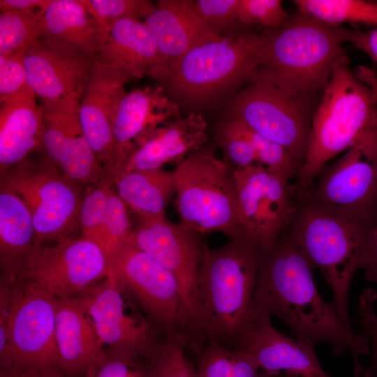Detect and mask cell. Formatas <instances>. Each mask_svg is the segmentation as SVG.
Instances as JSON below:
<instances>
[{"instance_id":"5b68a950","label":"cell","mask_w":377,"mask_h":377,"mask_svg":"<svg viewBox=\"0 0 377 377\" xmlns=\"http://www.w3.org/2000/svg\"><path fill=\"white\" fill-rule=\"evenodd\" d=\"M376 225L342 209L302 199L287 229L311 267L324 275L332 302L348 325L350 283L362 269L367 237Z\"/></svg>"},{"instance_id":"6da1fadb","label":"cell","mask_w":377,"mask_h":377,"mask_svg":"<svg viewBox=\"0 0 377 377\" xmlns=\"http://www.w3.org/2000/svg\"><path fill=\"white\" fill-rule=\"evenodd\" d=\"M313 269L286 230L260 253L254 313L279 318L304 343H327L338 355L351 352L357 373L362 367L359 356L371 354L369 339L343 322L333 302L323 300Z\"/></svg>"},{"instance_id":"d590c367","label":"cell","mask_w":377,"mask_h":377,"mask_svg":"<svg viewBox=\"0 0 377 377\" xmlns=\"http://www.w3.org/2000/svg\"><path fill=\"white\" fill-rule=\"evenodd\" d=\"M188 348L179 340L165 338L150 353L154 377H198L196 366L187 357Z\"/></svg>"},{"instance_id":"74e56055","label":"cell","mask_w":377,"mask_h":377,"mask_svg":"<svg viewBox=\"0 0 377 377\" xmlns=\"http://www.w3.org/2000/svg\"><path fill=\"white\" fill-rule=\"evenodd\" d=\"M128 209L124 201L112 191L108 203L102 247L107 260L108 270L113 256L127 241L133 230Z\"/></svg>"},{"instance_id":"c3c4849f","label":"cell","mask_w":377,"mask_h":377,"mask_svg":"<svg viewBox=\"0 0 377 377\" xmlns=\"http://www.w3.org/2000/svg\"><path fill=\"white\" fill-rule=\"evenodd\" d=\"M354 73L360 80L373 89L377 98V76L374 71L364 66H359Z\"/></svg>"},{"instance_id":"ee69618b","label":"cell","mask_w":377,"mask_h":377,"mask_svg":"<svg viewBox=\"0 0 377 377\" xmlns=\"http://www.w3.org/2000/svg\"><path fill=\"white\" fill-rule=\"evenodd\" d=\"M346 43L366 53L377 62V26L368 30H353L346 28Z\"/></svg>"},{"instance_id":"9c48e42d","label":"cell","mask_w":377,"mask_h":377,"mask_svg":"<svg viewBox=\"0 0 377 377\" xmlns=\"http://www.w3.org/2000/svg\"><path fill=\"white\" fill-rule=\"evenodd\" d=\"M318 102L290 94L257 73L226 103L224 118L282 146L303 165Z\"/></svg>"},{"instance_id":"4fadbf2b","label":"cell","mask_w":377,"mask_h":377,"mask_svg":"<svg viewBox=\"0 0 377 377\" xmlns=\"http://www.w3.org/2000/svg\"><path fill=\"white\" fill-rule=\"evenodd\" d=\"M319 174L302 199L342 209L377 224V118L340 159Z\"/></svg>"},{"instance_id":"f1b7e54d","label":"cell","mask_w":377,"mask_h":377,"mask_svg":"<svg viewBox=\"0 0 377 377\" xmlns=\"http://www.w3.org/2000/svg\"><path fill=\"white\" fill-rule=\"evenodd\" d=\"M36 242L31 214L22 198L1 186V283L13 282L19 266Z\"/></svg>"},{"instance_id":"484cf974","label":"cell","mask_w":377,"mask_h":377,"mask_svg":"<svg viewBox=\"0 0 377 377\" xmlns=\"http://www.w3.org/2000/svg\"><path fill=\"white\" fill-rule=\"evenodd\" d=\"M96 58L134 80L166 66L147 27L133 20H119L112 26Z\"/></svg>"},{"instance_id":"7bdbcfd3","label":"cell","mask_w":377,"mask_h":377,"mask_svg":"<svg viewBox=\"0 0 377 377\" xmlns=\"http://www.w3.org/2000/svg\"><path fill=\"white\" fill-rule=\"evenodd\" d=\"M27 87L23 52L0 56V103L15 96Z\"/></svg>"},{"instance_id":"2e32d148","label":"cell","mask_w":377,"mask_h":377,"mask_svg":"<svg viewBox=\"0 0 377 377\" xmlns=\"http://www.w3.org/2000/svg\"><path fill=\"white\" fill-rule=\"evenodd\" d=\"M83 89L40 105L45 156L66 177L77 184L98 185L108 174L85 138L79 117Z\"/></svg>"},{"instance_id":"ba28073f","label":"cell","mask_w":377,"mask_h":377,"mask_svg":"<svg viewBox=\"0 0 377 377\" xmlns=\"http://www.w3.org/2000/svg\"><path fill=\"white\" fill-rule=\"evenodd\" d=\"M57 300L12 283L0 291L1 369L55 368Z\"/></svg>"},{"instance_id":"7dc6e473","label":"cell","mask_w":377,"mask_h":377,"mask_svg":"<svg viewBox=\"0 0 377 377\" xmlns=\"http://www.w3.org/2000/svg\"><path fill=\"white\" fill-rule=\"evenodd\" d=\"M11 370L17 371L21 377H64L54 368H28Z\"/></svg>"},{"instance_id":"60d3db41","label":"cell","mask_w":377,"mask_h":377,"mask_svg":"<svg viewBox=\"0 0 377 377\" xmlns=\"http://www.w3.org/2000/svg\"><path fill=\"white\" fill-rule=\"evenodd\" d=\"M377 293L373 288H365L359 297L357 305L360 324L367 336L372 355L369 365L362 366L354 377H377V312L375 304Z\"/></svg>"},{"instance_id":"d6986e66","label":"cell","mask_w":377,"mask_h":377,"mask_svg":"<svg viewBox=\"0 0 377 377\" xmlns=\"http://www.w3.org/2000/svg\"><path fill=\"white\" fill-rule=\"evenodd\" d=\"M127 241L175 277L190 315L191 301L202 255V244L197 233L165 217L139 222Z\"/></svg>"},{"instance_id":"3957f363","label":"cell","mask_w":377,"mask_h":377,"mask_svg":"<svg viewBox=\"0 0 377 377\" xmlns=\"http://www.w3.org/2000/svg\"><path fill=\"white\" fill-rule=\"evenodd\" d=\"M346 30L297 11L263 33L258 75L290 94L319 101L334 67L349 62Z\"/></svg>"},{"instance_id":"4dcf8cb0","label":"cell","mask_w":377,"mask_h":377,"mask_svg":"<svg viewBox=\"0 0 377 377\" xmlns=\"http://www.w3.org/2000/svg\"><path fill=\"white\" fill-rule=\"evenodd\" d=\"M45 9L1 12L0 56L10 57L22 53L40 38Z\"/></svg>"},{"instance_id":"f546056e","label":"cell","mask_w":377,"mask_h":377,"mask_svg":"<svg viewBox=\"0 0 377 377\" xmlns=\"http://www.w3.org/2000/svg\"><path fill=\"white\" fill-rule=\"evenodd\" d=\"M297 11L325 24L344 23L377 26V3L362 0H295Z\"/></svg>"},{"instance_id":"cb8c5ba5","label":"cell","mask_w":377,"mask_h":377,"mask_svg":"<svg viewBox=\"0 0 377 377\" xmlns=\"http://www.w3.org/2000/svg\"><path fill=\"white\" fill-rule=\"evenodd\" d=\"M55 343V368L72 377L84 375L104 347L76 297L57 300Z\"/></svg>"},{"instance_id":"5bb4252c","label":"cell","mask_w":377,"mask_h":377,"mask_svg":"<svg viewBox=\"0 0 377 377\" xmlns=\"http://www.w3.org/2000/svg\"><path fill=\"white\" fill-rule=\"evenodd\" d=\"M243 237L260 252L272 248L297 213L294 186L260 163L234 170Z\"/></svg>"},{"instance_id":"e575fe53","label":"cell","mask_w":377,"mask_h":377,"mask_svg":"<svg viewBox=\"0 0 377 377\" xmlns=\"http://www.w3.org/2000/svg\"><path fill=\"white\" fill-rule=\"evenodd\" d=\"M89 13L108 32L112 26L122 20L140 21L156 8L148 0H82Z\"/></svg>"},{"instance_id":"f6af8a7d","label":"cell","mask_w":377,"mask_h":377,"mask_svg":"<svg viewBox=\"0 0 377 377\" xmlns=\"http://www.w3.org/2000/svg\"><path fill=\"white\" fill-rule=\"evenodd\" d=\"M361 269L367 281L377 284V224L367 237Z\"/></svg>"},{"instance_id":"bcb514c9","label":"cell","mask_w":377,"mask_h":377,"mask_svg":"<svg viewBox=\"0 0 377 377\" xmlns=\"http://www.w3.org/2000/svg\"><path fill=\"white\" fill-rule=\"evenodd\" d=\"M50 0H0L1 12L19 10L45 9Z\"/></svg>"},{"instance_id":"1f68e13d","label":"cell","mask_w":377,"mask_h":377,"mask_svg":"<svg viewBox=\"0 0 377 377\" xmlns=\"http://www.w3.org/2000/svg\"><path fill=\"white\" fill-rule=\"evenodd\" d=\"M149 355L104 346L84 377H154Z\"/></svg>"},{"instance_id":"ffe728a7","label":"cell","mask_w":377,"mask_h":377,"mask_svg":"<svg viewBox=\"0 0 377 377\" xmlns=\"http://www.w3.org/2000/svg\"><path fill=\"white\" fill-rule=\"evenodd\" d=\"M234 350L252 354L271 377H332L320 366L314 347L281 333L266 315L254 313Z\"/></svg>"},{"instance_id":"83f0119b","label":"cell","mask_w":377,"mask_h":377,"mask_svg":"<svg viewBox=\"0 0 377 377\" xmlns=\"http://www.w3.org/2000/svg\"><path fill=\"white\" fill-rule=\"evenodd\" d=\"M117 194L139 222L165 218V207L176 193L175 170H121L112 177Z\"/></svg>"},{"instance_id":"277c9868","label":"cell","mask_w":377,"mask_h":377,"mask_svg":"<svg viewBox=\"0 0 377 377\" xmlns=\"http://www.w3.org/2000/svg\"><path fill=\"white\" fill-rule=\"evenodd\" d=\"M263 34L236 33L201 45L149 75L193 111L226 103L258 73Z\"/></svg>"},{"instance_id":"7c38bea8","label":"cell","mask_w":377,"mask_h":377,"mask_svg":"<svg viewBox=\"0 0 377 377\" xmlns=\"http://www.w3.org/2000/svg\"><path fill=\"white\" fill-rule=\"evenodd\" d=\"M108 272L105 256L98 246L71 237L48 246L36 242L13 282L61 300L82 295L103 280Z\"/></svg>"},{"instance_id":"d4e9b609","label":"cell","mask_w":377,"mask_h":377,"mask_svg":"<svg viewBox=\"0 0 377 377\" xmlns=\"http://www.w3.org/2000/svg\"><path fill=\"white\" fill-rule=\"evenodd\" d=\"M43 110L29 87L1 103V174L43 150Z\"/></svg>"},{"instance_id":"4316f807","label":"cell","mask_w":377,"mask_h":377,"mask_svg":"<svg viewBox=\"0 0 377 377\" xmlns=\"http://www.w3.org/2000/svg\"><path fill=\"white\" fill-rule=\"evenodd\" d=\"M108 34L82 0H50L43 13L40 38L64 42L96 57Z\"/></svg>"},{"instance_id":"681fc988","label":"cell","mask_w":377,"mask_h":377,"mask_svg":"<svg viewBox=\"0 0 377 377\" xmlns=\"http://www.w3.org/2000/svg\"><path fill=\"white\" fill-rule=\"evenodd\" d=\"M0 377H21L15 370L1 369Z\"/></svg>"},{"instance_id":"30bf717a","label":"cell","mask_w":377,"mask_h":377,"mask_svg":"<svg viewBox=\"0 0 377 377\" xmlns=\"http://www.w3.org/2000/svg\"><path fill=\"white\" fill-rule=\"evenodd\" d=\"M109 274L127 290L165 338L179 340L195 350L190 315L179 283L169 271L126 241L113 256Z\"/></svg>"},{"instance_id":"f35d334b","label":"cell","mask_w":377,"mask_h":377,"mask_svg":"<svg viewBox=\"0 0 377 377\" xmlns=\"http://www.w3.org/2000/svg\"><path fill=\"white\" fill-rule=\"evenodd\" d=\"M289 17L280 0H239L237 19L239 24H259L267 29H274L283 24Z\"/></svg>"},{"instance_id":"7a4b0ae2","label":"cell","mask_w":377,"mask_h":377,"mask_svg":"<svg viewBox=\"0 0 377 377\" xmlns=\"http://www.w3.org/2000/svg\"><path fill=\"white\" fill-rule=\"evenodd\" d=\"M260 253L244 237L216 249L202 244L190 306L197 351L209 341L235 348L253 316Z\"/></svg>"},{"instance_id":"ac0fdd59","label":"cell","mask_w":377,"mask_h":377,"mask_svg":"<svg viewBox=\"0 0 377 377\" xmlns=\"http://www.w3.org/2000/svg\"><path fill=\"white\" fill-rule=\"evenodd\" d=\"M134 79L96 61L83 89L80 121L86 140L97 160L113 177L112 127L124 87Z\"/></svg>"},{"instance_id":"603a6c76","label":"cell","mask_w":377,"mask_h":377,"mask_svg":"<svg viewBox=\"0 0 377 377\" xmlns=\"http://www.w3.org/2000/svg\"><path fill=\"white\" fill-rule=\"evenodd\" d=\"M156 4L143 23L166 65L201 45L223 38L201 19L193 0H160Z\"/></svg>"},{"instance_id":"ab89813d","label":"cell","mask_w":377,"mask_h":377,"mask_svg":"<svg viewBox=\"0 0 377 377\" xmlns=\"http://www.w3.org/2000/svg\"><path fill=\"white\" fill-rule=\"evenodd\" d=\"M239 0H195L194 8L205 24L217 35L225 34L239 24L237 19Z\"/></svg>"},{"instance_id":"44dd1931","label":"cell","mask_w":377,"mask_h":377,"mask_svg":"<svg viewBox=\"0 0 377 377\" xmlns=\"http://www.w3.org/2000/svg\"><path fill=\"white\" fill-rule=\"evenodd\" d=\"M179 104L158 85L126 92L112 127L113 176L123 169L140 137L168 121L179 118Z\"/></svg>"},{"instance_id":"9a60e30c","label":"cell","mask_w":377,"mask_h":377,"mask_svg":"<svg viewBox=\"0 0 377 377\" xmlns=\"http://www.w3.org/2000/svg\"><path fill=\"white\" fill-rule=\"evenodd\" d=\"M76 298L91 318L104 346L149 353L165 338L110 274Z\"/></svg>"},{"instance_id":"7402d4cb","label":"cell","mask_w":377,"mask_h":377,"mask_svg":"<svg viewBox=\"0 0 377 377\" xmlns=\"http://www.w3.org/2000/svg\"><path fill=\"white\" fill-rule=\"evenodd\" d=\"M207 135V124L199 113L168 121L139 138L121 170H154L169 163L177 164L202 147Z\"/></svg>"},{"instance_id":"836d02e7","label":"cell","mask_w":377,"mask_h":377,"mask_svg":"<svg viewBox=\"0 0 377 377\" xmlns=\"http://www.w3.org/2000/svg\"><path fill=\"white\" fill-rule=\"evenodd\" d=\"M233 121L239 131L251 144L258 163L269 171L281 175L289 181L293 177L298 176L302 163L287 149L262 137L241 122L235 120Z\"/></svg>"},{"instance_id":"8d00e7d4","label":"cell","mask_w":377,"mask_h":377,"mask_svg":"<svg viewBox=\"0 0 377 377\" xmlns=\"http://www.w3.org/2000/svg\"><path fill=\"white\" fill-rule=\"evenodd\" d=\"M214 138L223 151L226 159L223 161L234 170L258 163L251 144L233 120L222 119L216 126Z\"/></svg>"},{"instance_id":"8992f818","label":"cell","mask_w":377,"mask_h":377,"mask_svg":"<svg viewBox=\"0 0 377 377\" xmlns=\"http://www.w3.org/2000/svg\"><path fill=\"white\" fill-rule=\"evenodd\" d=\"M376 118L373 89L349 62L337 64L313 114L306 156L293 185L299 198L306 197L326 163L348 149Z\"/></svg>"},{"instance_id":"e0dca14e","label":"cell","mask_w":377,"mask_h":377,"mask_svg":"<svg viewBox=\"0 0 377 377\" xmlns=\"http://www.w3.org/2000/svg\"><path fill=\"white\" fill-rule=\"evenodd\" d=\"M27 84L41 105L84 89L96 58L64 42L40 38L23 52Z\"/></svg>"},{"instance_id":"8fae6325","label":"cell","mask_w":377,"mask_h":377,"mask_svg":"<svg viewBox=\"0 0 377 377\" xmlns=\"http://www.w3.org/2000/svg\"><path fill=\"white\" fill-rule=\"evenodd\" d=\"M1 177V186L15 192L27 206L36 242L72 237L80 226L79 184L63 175L45 156L38 164L27 158Z\"/></svg>"},{"instance_id":"52a82bcc","label":"cell","mask_w":377,"mask_h":377,"mask_svg":"<svg viewBox=\"0 0 377 377\" xmlns=\"http://www.w3.org/2000/svg\"><path fill=\"white\" fill-rule=\"evenodd\" d=\"M180 223L198 233L219 231L243 237L234 170L210 149L200 147L175 168Z\"/></svg>"},{"instance_id":"d6a6232c","label":"cell","mask_w":377,"mask_h":377,"mask_svg":"<svg viewBox=\"0 0 377 377\" xmlns=\"http://www.w3.org/2000/svg\"><path fill=\"white\" fill-rule=\"evenodd\" d=\"M108 179L92 185L82 198L79 224L82 238L95 244L102 251L108 203L112 191Z\"/></svg>"},{"instance_id":"b9f144b4","label":"cell","mask_w":377,"mask_h":377,"mask_svg":"<svg viewBox=\"0 0 377 377\" xmlns=\"http://www.w3.org/2000/svg\"><path fill=\"white\" fill-rule=\"evenodd\" d=\"M198 354V377H231L235 350L219 342H205Z\"/></svg>"}]
</instances>
